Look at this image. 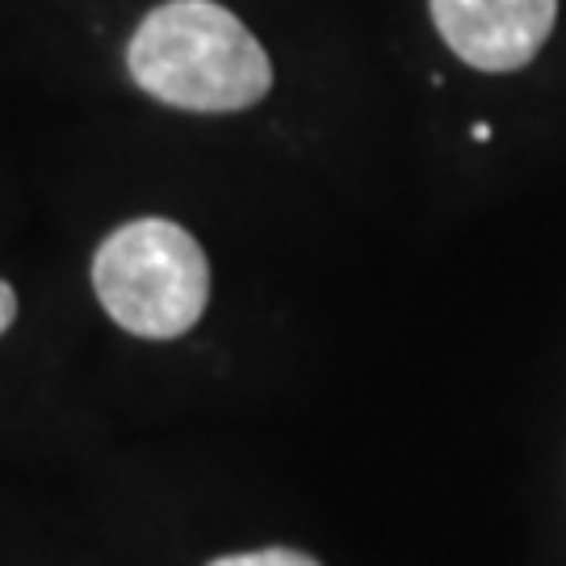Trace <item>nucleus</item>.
Listing matches in <instances>:
<instances>
[{
	"label": "nucleus",
	"mask_w": 566,
	"mask_h": 566,
	"mask_svg": "<svg viewBox=\"0 0 566 566\" xmlns=\"http://www.w3.org/2000/svg\"><path fill=\"white\" fill-rule=\"evenodd\" d=\"M126 63L147 97L189 114L252 109L273 88V63L256 34L214 0H168L151 9Z\"/></svg>",
	"instance_id": "f257e3e1"
},
{
	"label": "nucleus",
	"mask_w": 566,
	"mask_h": 566,
	"mask_svg": "<svg viewBox=\"0 0 566 566\" xmlns=\"http://www.w3.org/2000/svg\"><path fill=\"white\" fill-rule=\"evenodd\" d=\"M105 315L143 340H177L210 303V261L181 223L135 219L109 231L93 256Z\"/></svg>",
	"instance_id": "f03ea898"
},
{
	"label": "nucleus",
	"mask_w": 566,
	"mask_h": 566,
	"mask_svg": "<svg viewBox=\"0 0 566 566\" xmlns=\"http://www.w3.org/2000/svg\"><path fill=\"white\" fill-rule=\"evenodd\" d=\"M437 34L479 72H521L554 34L558 0H428Z\"/></svg>",
	"instance_id": "7ed1b4c3"
},
{
	"label": "nucleus",
	"mask_w": 566,
	"mask_h": 566,
	"mask_svg": "<svg viewBox=\"0 0 566 566\" xmlns=\"http://www.w3.org/2000/svg\"><path fill=\"white\" fill-rule=\"evenodd\" d=\"M206 566H319L311 554H298V549H256V554H227V558H214Z\"/></svg>",
	"instance_id": "20e7f679"
},
{
	"label": "nucleus",
	"mask_w": 566,
	"mask_h": 566,
	"mask_svg": "<svg viewBox=\"0 0 566 566\" xmlns=\"http://www.w3.org/2000/svg\"><path fill=\"white\" fill-rule=\"evenodd\" d=\"M13 319H18V294L9 282H0V336L13 327Z\"/></svg>",
	"instance_id": "39448f33"
},
{
	"label": "nucleus",
	"mask_w": 566,
	"mask_h": 566,
	"mask_svg": "<svg viewBox=\"0 0 566 566\" xmlns=\"http://www.w3.org/2000/svg\"><path fill=\"white\" fill-rule=\"evenodd\" d=\"M470 135H474V143H486L491 139V126H486V122H474V126H470Z\"/></svg>",
	"instance_id": "423d86ee"
}]
</instances>
